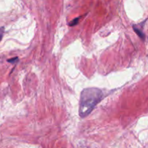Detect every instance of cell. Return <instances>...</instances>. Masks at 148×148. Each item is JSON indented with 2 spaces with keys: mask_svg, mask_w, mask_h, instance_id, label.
<instances>
[{
  "mask_svg": "<svg viewBox=\"0 0 148 148\" xmlns=\"http://www.w3.org/2000/svg\"><path fill=\"white\" fill-rule=\"evenodd\" d=\"M103 98V92L97 88L84 89L80 94L79 115L82 118L88 116Z\"/></svg>",
  "mask_w": 148,
  "mask_h": 148,
  "instance_id": "cell-1",
  "label": "cell"
},
{
  "mask_svg": "<svg viewBox=\"0 0 148 148\" xmlns=\"http://www.w3.org/2000/svg\"><path fill=\"white\" fill-rule=\"evenodd\" d=\"M18 60H19L18 57H14V58H11V59H7V62H8L9 63L14 64V63H16V62H17Z\"/></svg>",
  "mask_w": 148,
  "mask_h": 148,
  "instance_id": "cell-4",
  "label": "cell"
},
{
  "mask_svg": "<svg viewBox=\"0 0 148 148\" xmlns=\"http://www.w3.org/2000/svg\"><path fill=\"white\" fill-rule=\"evenodd\" d=\"M79 17H77V18H75V20H73L70 23H69V26L76 25L78 23V22H79Z\"/></svg>",
  "mask_w": 148,
  "mask_h": 148,
  "instance_id": "cell-3",
  "label": "cell"
},
{
  "mask_svg": "<svg viewBox=\"0 0 148 148\" xmlns=\"http://www.w3.org/2000/svg\"><path fill=\"white\" fill-rule=\"evenodd\" d=\"M4 27H0V42H1V40H2L3 36H4Z\"/></svg>",
  "mask_w": 148,
  "mask_h": 148,
  "instance_id": "cell-5",
  "label": "cell"
},
{
  "mask_svg": "<svg viewBox=\"0 0 148 148\" xmlns=\"http://www.w3.org/2000/svg\"><path fill=\"white\" fill-rule=\"evenodd\" d=\"M133 28H134V30L136 32V33H137V34L138 35L139 37H140V38L145 39V34H144V33H143V32L142 31V30H140V28L137 27L135 25L133 26Z\"/></svg>",
  "mask_w": 148,
  "mask_h": 148,
  "instance_id": "cell-2",
  "label": "cell"
}]
</instances>
